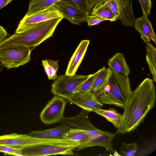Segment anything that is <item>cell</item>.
Here are the masks:
<instances>
[{"instance_id":"obj_6","label":"cell","mask_w":156,"mask_h":156,"mask_svg":"<svg viewBox=\"0 0 156 156\" xmlns=\"http://www.w3.org/2000/svg\"><path fill=\"white\" fill-rule=\"evenodd\" d=\"M33 49L24 46L0 48V63L8 69L23 66L30 61Z\"/></svg>"},{"instance_id":"obj_5","label":"cell","mask_w":156,"mask_h":156,"mask_svg":"<svg viewBox=\"0 0 156 156\" xmlns=\"http://www.w3.org/2000/svg\"><path fill=\"white\" fill-rule=\"evenodd\" d=\"M79 144L75 142L62 139L57 142L42 143L22 149L24 156L73 155V151Z\"/></svg>"},{"instance_id":"obj_7","label":"cell","mask_w":156,"mask_h":156,"mask_svg":"<svg viewBox=\"0 0 156 156\" xmlns=\"http://www.w3.org/2000/svg\"><path fill=\"white\" fill-rule=\"evenodd\" d=\"M89 76V75L76 74L73 76L65 74L59 76L52 84L51 92L68 100L75 94L77 88Z\"/></svg>"},{"instance_id":"obj_36","label":"cell","mask_w":156,"mask_h":156,"mask_svg":"<svg viewBox=\"0 0 156 156\" xmlns=\"http://www.w3.org/2000/svg\"><path fill=\"white\" fill-rule=\"evenodd\" d=\"M3 67L2 65L0 63V73L2 71Z\"/></svg>"},{"instance_id":"obj_25","label":"cell","mask_w":156,"mask_h":156,"mask_svg":"<svg viewBox=\"0 0 156 156\" xmlns=\"http://www.w3.org/2000/svg\"><path fill=\"white\" fill-rule=\"evenodd\" d=\"M99 69L89 76L76 89L75 93H85L91 92V88L94 80L99 72Z\"/></svg>"},{"instance_id":"obj_23","label":"cell","mask_w":156,"mask_h":156,"mask_svg":"<svg viewBox=\"0 0 156 156\" xmlns=\"http://www.w3.org/2000/svg\"><path fill=\"white\" fill-rule=\"evenodd\" d=\"M58 62L57 61L48 59L42 60V65L48 79L55 80L57 79V72L59 66Z\"/></svg>"},{"instance_id":"obj_8","label":"cell","mask_w":156,"mask_h":156,"mask_svg":"<svg viewBox=\"0 0 156 156\" xmlns=\"http://www.w3.org/2000/svg\"><path fill=\"white\" fill-rule=\"evenodd\" d=\"M65 98L55 95L40 114V119L46 125L59 122L64 117L63 113L67 101Z\"/></svg>"},{"instance_id":"obj_32","label":"cell","mask_w":156,"mask_h":156,"mask_svg":"<svg viewBox=\"0 0 156 156\" xmlns=\"http://www.w3.org/2000/svg\"><path fill=\"white\" fill-rule=\"evenodd\" d=\"M104 20L105 19L93 15H88L86 19L89 26L98 25Z\"/></svg>"},{"instance_id":"obj_16","label":"cell","mask_w":156,"mask_h":156,"mask_svg":"<svg viewBox=\"0 0 156 156\" xmlns=\"http://www.w3.org/2000/svg\"><path fill=\"white\" fill-rule=\"evenodd\" d=\"M69 129L63 125L44 130L33 131L27 135L32 137L46 139H62Z\"/></svg>"},{"instance_id":"obj_10","label":"cell","mask_w":156,"mask_h":156,"mask_svg":"<svg viewBox=\"0 0 156 156\" xmlns=\"http://www.w3.org/2000/svg\"><path fill=\"white\" fill-rule=\"evenodd\" d=\"M59 139H46L34 137L27 134L13 133L0 136V145H6L15 149L26 147L42 143L57 142Z\"/></svg>"},{"instance_id":"obj_34","label":"cell","mask_w":156,"mask_h":156,"mask_svg":"<svg viewBox=\"0 0 156 156\" xmlns=\"http://www.w3.org/2000/svg\"><path fill=\"white\" fill-rule=\"evenodd\" d=\"M13 0H0V10L10 3Z\"/></svg>"},{"instance_id":"obj_13","label":"cell","mask_w":156,"mask_h":156,"mask_svg":"<svg viewBox=\"0 0 156 156\" xmlns=\"http://www.w3.org/2000/svg\"><path fill=\"white\" fill-rule=\"evenodd\" d=\"M89 40L82 41L72 56L68 63L65 74L73 76L75 74L84 56L89 44Z\"/></svg>"},{"instance_id":"obj_28","label":"cell","mask_w":156,"mask_h":156,"mask_svg":"<svg viewBox=\"0 0 156 156\" xmlns=\"http://www.w3.org/2000/svg\"><path fill=\"white\" fill-rule=\"evenodd\" d=\"M103 4L108 7L111 9L116 20L120 19L121 10L118 5L114 0H107Z\"/></svg>"},{"instance_id":"obj_2","label":"cell","mask_w":156,"mask_h":156,"mask_svg":"<svg viewBox=\"0 0 156 156\" xmlns=\"http://www.w3.org/2000/svg\"><path fill=\"white\" fill-rule=\"evenodd\" d=\"M89 112L83 109L75 116L64 117L59 122L69 129H77L85 132L89 136V139L84 144L85 148L99 146L104 147L108 152L112 151V141L115 134L97 128L89 119Z\"/></svg>"},{"instance_id":"obj_30","label":"cell","mask_w":156,"mask_h":156,"mask_svg":"<svg viewBox=\"0 0 156 156\" xmlns=\"http://www.w3.org/2000/svg\"><path fill=\"white\" fill-rule=\"evenodd\" d=\"M107 0H85L89 15L96 8L103 4Z\"/></svg>"},{"instance_id":"obj_27","label":"cell","mask_w":156,"mask_h":156,"mask_svg":"<svg viewBox=\"0 0 156 156\" xmlns=\"http://www.w3.org/2000/svg\"><path fill=\"white\" fill-rule=\"evenodd\" d=\"M57 2L78 8L88 13L85 0H58Z\"/></svg>"},{"instance_id":"obj_24","label":"cell","mask_w":156,"mask_h":156,"mask_svg":"<svg viewBox=\"0 0 156 156\" xmlns=\"http://www.w3.org/2000/svg\"><path fill=\"white\" fill-rule=\"evenodd\" d=\"M90 15L98 16L111 22L116 21L114 16L111 9L107 6L102 4L92 11Z\"/></svg>"},{"instance_id":"obj_19","label":"cell","mask_w":156,"mask_h":156,"mask_svg":"<svg viewBox=\"0 0 156 156\" xmlns=\"http://www.w3.org/2000/svg\"><path fill=\"white\" fill-rule=\"evenodd\" d=\"M58 0H30L28 10L24 16L33 15L40 11L54 6Z\"/></svg>"},{"instance_id":"obj_31","label":"cell","mask_w":156,"mask_h":156,"mask_svg":"<svg viewBox=\"0 0 156 156\" xmlns=\"http://www.w3.org/2000/svg\"><path fill=\"white\" fill-rule=\"evenodd\" d=\"M142 10L143 15L148 17L151 13V0H138Z\"/></svg>"},{"instance_id":"obj_3","label":"cell","mask_w":156,"mask_h":156,"mask_svg":"<svg viewBox=\"0 0 156 156\" xmlns=\"http://www.w3.org/2000/svg\"><path fill=\"white\" fill-rule=\"evenodd\" d=\"M132 91L128 76L119 73L110 68L106 83L101 90L92 93L102 104L124 109Z\"/></svg>"},{"instance_id":"obj_20","label":"cell","mask_w":156,"mask_h":156,"mask_svg":"<svg viewBox=\"0 0 156 156\" xmlns=\"http://www.w3.org/2000/svg\"><path fill=\"white\" fill-rule=\"evenodd\" d=\"M146 45V59L153 80L156 81V49L149 42H145Z\"/></svg>"},{"instance_id":"obj_15","label":"cell","mask_w":156,"mask_h":156,"mask_svg":"<svg viewBox=\"0 0 156 156\" xmlns=\"http://www.w3.org/2000/svg\"><path fill=\"white\" fill-rule=\"evenodd\" d=\"M121 10L120 20L123 25L127 27L133 26L135 18L133 12V0H114Z\"/></svg>"},{"instance_id":"obj_1","label":"cell","mask_w":156,"mask_h":156,"mask_svg":"<svg viewBox=\"0 0 156 156\" xmlns=\"http://www.w3.org/2000/svg\"><path fill=\"white\" fill-rule=\"evenodd\" d=\"M155 99L154 81L147 78L132 91L124 109L122 124L116 133L123 134L135 130L154 107Z\"/></svg>"},{"instance_id":"obj_11","label":"cell","mask_w":156,"mask_h":156,"mask_svg":"<svg viewBox=\"0 0 156 156\" xmlns=\"http://www.w3.org/2000/svg\"><path fill=\"white\" fill-rule=\"evenodd\" d=\"M83 109L90 112H93L103 106L92 92L85 93H76L68 100Z\"/></svg>"},{"instance_id":"obj_18","label":"cell","mask_w":156,"mask_h":156,"mask_svg":"<svg viewBox=\"0 0 156 156\" xmlns=\"http://www.w3.org/2000/svg\"><path fill=\"white\" fill-rule=\"evenodd\" d=\"M93 112L105 118L117 129L120 127L122 120V115L118 112L115 108L103 109L100 108L94 110Z\"/></svg>"},{"instance_id":"obj_26","label":"cell","mask_w":156,"mask_h":156,"mask_svg":"<svg viewBox=\"0 0 156 156\" xmlns=\"http://www.w3.org/2000/svg\"><path fill=\"white\" fill-rule=\"evenodd\" d=\"M138 150V146L136 143L126 144L123 142L122 144L120 153L122 156H135Z\"/></svg>"},{"instance_id":"obj_35","label":"cell","mask_w":156,"mask_h":156,"mask_svg":"<svg viewBox=\"0 0 156 156\" xmlns=\"http://www.w3.org/2000/svg\"><path fill=\"white\" fill-rule=\"evenodd\" d=\"M113 154H110V155L114 156H122L121 155L119 154L116 151H114L113 152Z\"/></svg>"},{"instance_id":"obj_12","label":"cell","mask_w":156,"mask_h":156,"mask_svg":"<svg viewBox=\"0 0 156 156\" xmlns=\"http://www.w3.org/2000/svg\"><path fill=\"white\" fill-rule=\"evenodd\" d=\"M54 6L62 14L63 18L69 20L72 24L80 25L86 21L88 13L78 8L56 2Z\"/></svg>"},{"instance_id":"obj_33","label":"cell","mask_w":156,"mask_h":156,"mask_svg":"<svg viewBox=\"0 0 156 156\" xmlns=\"http://www.w3.org/2000/svg\"><path fill=\"white\" fill-rule=\"evenodd\" d=\"M7 34L5 29L0 25V43L5 39Z\"/></svg>"},{"instance_id":"obj_22","label":"cell","mask_w":156,"mask_h":156,"mask_svg":"<svg viewBox=\"0 0 156 156\" xmlns=\"http://www.w3.org/2000/svg\"><path fill=\"white\" fill-rule=\"evenodd\" d=\"M62 139L71 140L80 144L88 141L89 137L88 135L82 130L71 129H69L65 134Z\"/></svg>"},{"instance_id":"obj_21","label":"cell","mask_w":156,"mask_h":156,"mask_svg":"<svg viewBox=\"0 0 156 156\" xmlns=\"http://www.w3.org/2000/svg\"><path fill=\"white\" fill-rule=\"evenodd\" d=\"M99 72L95 78L91 88L92 93L102 89L105 85L110 72V68L103 66L99 69Z\"/></svg>"},{"instance_id":"obj_29","label":"cell","mask_w":156,"mask_h":156,"mask_svg":"<svg viewBox=\"0 0 156 156\" xmlns=\"http://www.w3.org/2000/svg\"><path fill=\"white\" fill-rule=\"evenodd\" d=\"M0 152L10 155L24 156L22 149H16L6 145H0Z\"/></svg>"},{"instance_id":"obj_4","label":"cell","mask_w":156,"mask_h":156,"mask_svg":"<svg viewBox=\"0 0 156 156\" xmlns=\"http://www.w3.org/2000/svg\"><path fill=\"white\" fill-rule=\"evenodd\" d=\"M63 17L37 24L21 33L15 32L0 43V48L12 46H24L34 48L53 36L55 28Z\"/></svg>"},{"instance_id":"obj_14","label":"cell","mask_w":156,"mask_h":156,"mask_svg":"<svg viewBox=\"0 0 156 156\" xmlns=\"http://www.w3.org/2000/svg\"><path fill=\"white\" fill-rule=\"evenodd\" d=\"M139 33L144 42L151 40L156 44V36L151 21L147 17L143 16L136 19L133 26Z\"/></svg>"},{"instance_id":"obj_9","label":"cell","mask_w":156,"mask_h":156,"mask_svg":"<svg viewBox=\"0 0 156 156\" xmlns=\"http://www.w3.org/2000/svg\"><path fill=\"white\" fill-rule=\"evenodd\" d=\"M61 17H63L61 13L52 6L30 16H24L20 22L15 32L21 33L40 23Z\"/></svg>"},{"instance_id":"obj_17","label":"cell","mask_w":156,"mask_h":156,"mask_svg":"<svg viewBox=\"0 0 156 156\" xmlns=\"http://www.w3.org/2000/svg\"><path fill=\"white\" fill-rule=\"evenodd\" d=\"M108 64L110 68L119 73L128 76L130 73L129 68L122 53H116L109 59Z\"/></svg>"}]
</instances>
